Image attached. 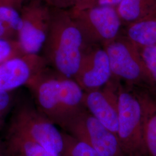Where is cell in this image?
<instances>
[{"label":"cell","instance_id":"8fae6325","mask_svg":"<svg viewBox=\"0 0 156 156\" xmlns=\"http://www.w3.org/2000/svg\"><path fill=\"white\" fill-rule=\"evenodd\" d=\"M119 85L111 80L103 89L84 92L85 108L117 136L118 131Z\"/></svg>","mask_w":156,"mask_h":156},{"label":"cell","instance_id":"277c9868","mask_svg":"<svg viewBox=\"0 0 156 156\" xmlns=\"http://www.w3.org/2000/svg\"><path fill=\"white\" fill-rule=\"evenodd\" d=\"M117 138L126 156H145L142 108L135 93L118 88Z\"/></svg>","mask_w":156,"mask_h":156},{"label":"cell","instance_id":"8992f818","mask_svg":"<svg viewBox=\"0 0 156 156\" xmlns=\"http://www.w3.org/2000/svg\"><path fill=\"white\" fill-rule=\"evenodd\" d=\"M68 10L88 45L104 46L120 35L122 22L116 7Z\"/></svg>","mask_w":156,"mask_h":156},{"label":"cell","instance_id":"2e32d148","mask_svg":"<svg viewBox=\"0 0 156 156\" xmlns=\"http://www.w3.org/2000/svg\"><path fill=\"white\" fill-rule=\"evenodd\" d=\"M64 147L61 156H102L89 145L62 131Z\"/></svg>","mask_w":156,"mask_h":156},{"label":"cell","instance_id":"e0dca14e","mask_svg":"<svg viewBox=\"0 0 156 156\" xmlns=\"http://www.w3.org/2000/svg\"><path fill=\"white\" fill-rule=\"evenodd\" d=\"M0 20L5 23L19 35L23 26L22 18L20 12L11 7L0 5Z\"/></svg>","mask_w":156,"mask_h":156},{"label":"cell","instance_id":"d6986e66","mask_svg":"<svg viewBox=\"0 0 156 156\" xmlns=\"http://www.w3.org/2000/svg\"><path fill=\"white\" fill-rule=\"evenodd\" d=\"M140 53L156 89V45L140 48Z\"/></svg>","mask_w":156,"mask_h":156},{"label":"cell","instance_id":"ac0fdd59","mask_svg":"<svg viewBox=\"0 0 156 156\" xmlns=\"http://www.w3.org/2000/svg\"><path fill=\"white\" fill-rule=\"evenodd\" d=\"M24 55L17 40L0 39V64Z\"/></svg>","mask_w":156,"mask_h":156},{"label":"cell","instance_id":"7c38bea8","mask_svg":"<svg viewBox=\"0 0 156 156\" xmlns=\"http://www.w3.org/2000/svg\"><path fill=\"white\" fill-rule=\"evenodd\" d=\"M135 94L142 108L145 156H156V98L147 91Z\"/></svg>","mask_w":156,"mask_h":156},{"label":"cell","instance_id":"9c48e42d","mask_svg":"<svg viewBox=\"0 0 156 156\" xmlns=\"http://www.w3.org/2000/svg\"><path fill=\"white\" fill-rule=\"evenodd\" d=\"M113 77L106 51L96 45H89L84 52L74 80L84 92L101 89Z\"/></svg>","mask_w":156,"mask_h":156},{"label":"cell","instance_id":"3957f363","mask_svg":"<svg viewBox=\"0 0 156 156\" xmlns=\"http://www.w3.org/2000/svg\"><path fill=\"white\" fill-rule=\"evenodd\" d=\"M9 129L27 136L53 155H62L64 147L62 131L28 101L16 106Z\"/></svg>","mask_w":156,"mask_h":156},{"label":"cell","instance_id":"7402d4cb","mask_svg":"<svg viewBox=\"0 0 156 156\" xmlns=\"http://www.w3.org/2000/svg\"><path fill=\"white\" fill-rule=\"evenodd\" d=\"M51 8L69 9L76 5L82 0H41Z\"/></svg>","mask_w":156,"mask_h":156},{"label":"cell","instance_id":"5b68a950","mask_svg":"<svg viewBox=\"0 0 156 156\" xmlns=\"http://www.w3.org/2000/svg\"><path fill=\"white\" fill-rule=\"evenodd\" d=\"M102 47L108 56L113 77L130 83L146 84L155 89L139 48L126 36L119 35Z\"/></svg>","mask_w":156,"mask_h":156},{"label":"cell","instance_id":"52a82bcc","mask_svg":"<svg viewBox=\"0 0 156 156\" xmlns=\"http://www.w3.org/2000/svg\"><path fill=\"white\" fill-rule=\"evenodd\" d=\"M64 131L89 145L102 156H126L117 136L84 108L68 123Z\"/></svg>","mask_w":156,"mask_h":156},{"label":"cell","instance_id":"30bf717a","mask_svg":"<svg viewBox=\"0 0 156 156\" xmlns=\"http://www.w3.org/2000/svg\"><path fill=\"white\" fill-rule=\"evenodd\" d=\"M39 55H24L0 64V91H13L48 67Z\"/></svg>","mask_w":156,"mask_h":156},{"label":"cell","instance_id":"44dd1931","mask_svg":"<svg viewBox=\"0 0 156 156\" xmlns=\"http://www.w3.org/2000/svg\"><path fill=\"white\" fill-rule=\"evenodd\" d=\"M122 0H82L76 5L71 9H84L100 6L117 7Z\"/></svg>","mask_w":156,"mask_h":156},{"label":"cell","instance_id":"5bb4252c","mask_svg":"<svg viewBox=\"0 0 156 156\" xmlns=\"http://www.w3.org/2000/svg\"><path fill=\"white\" fill-rule=\"evenodd\" d=\"M5 145L9 156H56L27 136L11 129Z\"/></svg>","mask_w":156,"mask_h":156},{"label":"cell","instance_id":"4fadbf2b","mask_svg":"<svg viewBox=\"0 0 156 156\" xmlns=\"http://www.w3.org/2000/svg\"><path fill=\"white\" fill-rule=\"evenodd\" d=\"M126 35L139 48L156 45V10L136 22L127 25Z\"/></svg>","mask_w":156,"mask_h":156},{"label":"cell","instance_id":"ba28073f","mask_svg":"<svg viewBox=\"0 0 156 156\" xmlns=\"http://www.w3.org/2000/svg\"><path fill=\"white\" fill-rule=\"evenodd\" d=\"M20 12L23 26L17 41L25 55H39L48 36L51 8L41 0H30Z\"/></svg>","mask_w":156,"mask_h":156},{"label":"cell","instance_id":"ffe728a7","mask_svg":"<svg viewBox=\"0 0 156 156\" xmlns=\"http://www.w3.org/2000/svg\"><path fill=\"white\" fill-rule=\"evenodd\" d=\"M13 91H0V129L14 106L15 96Z\"/></svg>","mask_w":156,"mask_h":156},{"label":"cell","instance_id":"7a4b0ae2","mask_svg":"<svg viewBox=\"0 0 156 156\" xmlns=\"http://www.w3.org/2000/svg\"><path fill=\"white\" fill-rule=\"evenodd\" d=\"M89 46L69 10L51 8L49 29L42 50L48 65L62 76L73 79Z\"/></svg>","mask_w":156,"mask_h":156},{"label":"cell","instance_id":"d4e9b609","mask_svg":"<svg viewBox=\"0 0 156 156\" xmlns=\"http://www.w3.org/2000/svg\"><path fill=\"white\" fill-rule=\"evenodd\" d=\"M0 156H9L5 144H3L0 140Z\"/></svg>","mask_w":156,"mask_h":156},{"label":"cell","instance_id":"603a6c76","mask_svg":"<svg viewBox=\"0 0 156 156\" xmlns=\"http://www.w3.org/2000/svg\"><path fill=\"white\" fill-rule=\"evenodd\" d=\"M17 34L0 20V39L17 40Z\"/></svg>","mask_w":156,"mask_h":156},{"label":"cell","instance_id":"cb8c5ba5","mask_svg":"<svg viewBox=\"0 0 156 156\" xmlns=\"http://www.w3.org/2000/svg\"><path fill=\"white\" fill-rule=\"evenodd\" d=\"M29 1L30 0H0V5L11 7L20 12Z\"/></svg>","mask_w":156,"mask_h":156},{"label":"cell","instance_id":"9a60e30c","mask_svg":"<svg viewBox=\"0 0 156 156\" xmlns=\"http://www.w3.org/2000/svg\"><path fill=\"white\" fill-rule=\"evenodd\" d=\"M116 9L122 23L127 25L155 11L156 0H122Z\"/></svg>","mask_w":156,"mask_h":156},{"label":"cell","instance_id":"6da1fadb","mask_svg":"<svg viewBox=\"0 0 156 156\" xmlns=\"http://www.w3.org/2000/svg\"><path fill=\"white\" fill-rule=\"evenodd\" d=\"M26 86L39 111L63 130L85 108L84 91L78 83L48 67L31 78Z\"/></svg>","mask_w":156,"mask_h":156}]
</instances>
